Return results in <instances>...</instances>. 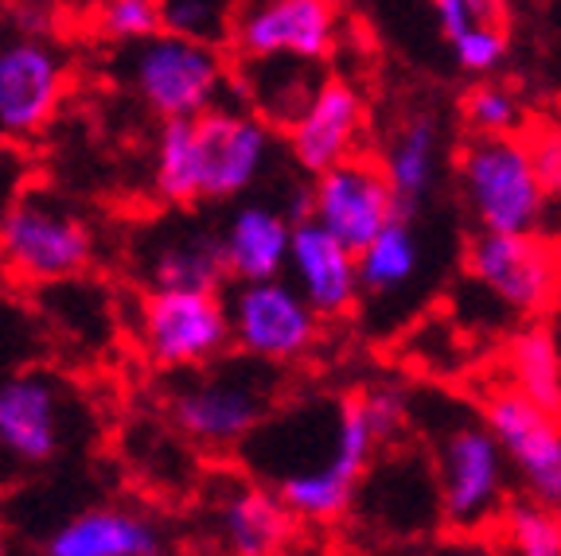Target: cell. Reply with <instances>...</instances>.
<instances>
[{
    "label": "cell",
    "instance_id": "1",
    "mask_svg": "<svg viewBox=\"0 0 561 556\" xmlns=\"http://www.w3.org/2000/svg\"><path fill=\"white\" fill-rule=\"evenodd\" d=\"M125 79L164 121H195L222 105L227 59L222 47L192 44L180 35H152L149 44L122 51Z\"/></svg>",
    "mask_w": 561,
    "mask_h": 556
},
{
    "label": "cell",
    "instance_id": "2",
    "mask_svg": "<svg viewBox=\"0 0 561 556\" xmlns=\"http://www.w3.org/2000/svg\"><path fill=\"white\" fill-rule=\"evenodd\" d=\"M460 187L483 234H535L546 192L523 137H476L460 157Z\"/></svg>",
    "mask_w": 561,
    "mask_h": 556
},
{
    "label": "cell",
    "instance_id": "3",
    "mask_svg": "<svg viewBox=\"0 0 561 556\" xmlns=\"http://www.w3.org/2000/svg\"><path fill=\"white\" fill-rule=\"evenodd\" d=\"M440 510L456 530H476L503 513L507 455L488 425L460 420L440 436L437 448Z\"/></svg>",
    "mask_w": 561,
    "mask_h": 556
},
{
    "label": "cell",
    "instance_id": "4",
    "mask_svg": "<svg viewBox=\"0 0 561 556\" xmlns=\"http://www.w3.org/2000/svg\"><path fill=\"white\" fill-rule=\"evenodd\" d=\"M375 448H378V436L370 428L363 401L347 397L335 409V443L328 463L280 478L277 483L280 502L289 506L293 518H305V522H332V518H340L351 506V498H355V483L367 471Z\"/></svg>",
    "mask_w": 561,
    "mask_h": 556
},
{
    "label": "cell",
    "instance_id": "5",
    "mask_svg": "<svg viewBox=\"0 0 561 556\" xmlns=\"http://www.w3.org/2000/svg\"><path fill=\"white\" fill-rule=\"evenodd\" d=\"M273 397L262 366H227L187 382L175 393V425L207 448H230L254 432Z\"/></svg>",
    "mask_w": 561,
    "mask_h": 556
},
{
    "label": "cell",
    "instance_id": "6",
    "mask_svg": "<svg viewBox=\"0 0 561 556\" xmlns=\"http://www.w3.org/2000/svg\"><path fill=\"white\" fill-rule=\"evenodd\" d=\"M140 343L168 370L210 362L234 343L227 300L219 292H152L140 312Z\"/></svg>",
    "mask_w": 561,
    "mask_h": 556
},
{
    "label": "cell",
    "instance_id": "7",
    "mask_svg": "<svg viewBox=\"0 0 561 556\" xmlns=\"http://www.w3.org/2000/svg\"><path fill=\"white\" fill-rule=\"evenodd\" d=\"M483 425L500 440L507 463L526 483V495L535 502L561 513V417L546 413L530 397H523L511 385L488 397Z\"/></svg>",
    "mask_w": 561,
    "mask_h": 556
},
{
    "label": "cell",
    "instance_id": "8",
    "mask_svg": "<svg viewBox=\"0 0 561 556\" xmlns=\"http://www.w3.org/2000/svg\"><path fill=\"white\" fill-rule=\"evenodd\" d=\"M227 308L230 335L254 362H293L308 355L320 335V315L285 277L238 285Z\"/></svg>",
    "mask_w": 561,
    "mask_h": 556
},
{
    "label": "cell",
    "instance_id": "9",
    "mask_svg": "<svg viewBox=\"0 0 561 556\" xmlns=\"http://www.w3.org/2000/svg\"><path fill=\"white\" fill-rule=\"evenodd\" d=\"M468 273L503 308L535 315L561 296V250L538 234H480L468 245Z\"/></svg>",
    "mask_w": 561,
    "mask_h": 556
},
{
    "label": "cell",
    "instance_id": "10",
    "mask_svg": "<svg viewBox=\"0 0 561 556\" xmlns=\"http://www.w3.org/2000/svg\"><path fill=\"white\" fill-rule=\"evenodd\" d=\"M87 257V227L44 199H20L0 222V265L20 280L75 277Z\"/></svg>",
    "mask_w": 561,
    "mask_h": 556
},
{
    "label": "cell",
    "instance_id": "11",
    "mask_svg": "<svg viewBox=\"0 0 561 556\" xmlns=\"http://www.w3.org/2000/svg\"><path fill=\"white\" fill-rule=\"evenodd\" d=\"M402 218L394 187L375 160H347L312 183V222L340 238L347 250L363 253L390 222Z\"/></svg>",
    "mask_w": 561,
    "mask_h": 556
},
{
    "label": "cell",
    "instance_id": "12",
    "mask_svg": "<svg viewBox=\"0 0 561 556\" xmlns=\"http://www.w3.org/2000/svg\"><path fill=\"white\" fill-rule=\"evenodd\" d=\"M67 86V62L44 35L0 44V140H27L55 117Z\"/></svg>",
    "mask_w": 561,
    "mask_h": 556
},
{
    "label": "cell",
    "instance_id": "13",
    "mask_svg": "<svg viewBox=\"0 0 561 556\" xmlns=\"http://www.w3.org/2000/svg\"><path fill=\"white\" fill-rule=\"evenodd\" d=\"M195 144H199V195L203 199H230L242 195L270 164V125L245 105H215L210 114L195 117Z\"/></svg>",
    "mask_w": 561,
    "mask_h": 556
},
{
    "label": "cell",
    "instance_id": "14",
    "mask_svg": "<svg viewBox=\"0 0 561 556\" xmlns=\"http://www.w3.org/2000/svg\"><path fill=\"white\" fill-rule=\"evenodd\" d=\"M340 39V20L328 0H265L234 16L242 59H300L324 62Z\"/></svg>",
    "mask_w": 561,
    "mask_h": 556
},
{
    "label": "cell",
    "instance_id": "15",
    "mask_svg": "<svg viewBox=\"0 0 561 556\" xmlns=\"http://www.w3.org/2000/svg\"><path fill=\"white\" fill-rule=\"evenodd\" d=\"M363 121H367V105H363L359 90L343 79H328L320 94L312 97L297 125L289 129L293 157L305 172L324 175L332 167L355 160V144L363 137Z\"/></svg>",
    "mask_w": 561,
    "mask_h": 556
},
{
    "label": "cell",
    "instance_id": "16",
    "mask_svg": "<svg viewBox=\"0 0 561 556\" xmlns=\"http://www.w3.org/2000/svg\"><path fill=\"white\" fill-rule=\"evenodd\" d=\"M289 285L312 304L316 315H340L355 304L359 285V253L347 250L316 222H300L293 230Z\"/></svg>",
    "mask_w": 561,
    "mask_h": 556
},
{
    "label": "cell",
    "instance_id": "17",
    "mask_svg": "<svg viewBox=\"0 0 561 556\" xmlns=\"http://www.w3.org/2000/svg\"><path fill=\"white\" fill-rule=\"evenodd\" d=\"M293 222L280 207L270 202H245L234 210L219 238L222 250V269L238 277L242 285H257V280H277L289 269V250H293Z\"/></svg>",
    "mask_w": 561,
    "mask_h": 556
},
{
    "label": "cell",
    "instance_id": "18",
    "mask_svg": "<svg viewBox=\"0 0 561 556\" xmlns=\"http://www.w3.org/2000/svg\"><path fill=\"white\" fill-rule=\"evenodd\" d=\"M59 390L39 374L0 382V448L16 460L39 463L59 448Z\"/></svg>",
    "mask_w": 561,
    "mask_h": 556
},
{
    "label": "cell",
    "instance_id": "19",
    "mask_svg": "<svg viewBox=\"0 0 561 556\" xmlns=\"http://www.w3.org/2000/svg\"><path fill=\"white\" fill-rule=\"evenodd\" d=\"M289 506L277 490L238 487L219 502V541L230 556H277L293 537Z\"/></svg>",
    "mask_w": 561,
    "mask_h": 556
},
{
    "label": "cell",
    "instance_id": "20",
    "mask_svg": "<svg viewBox=\"0 0 561 556\" xmlns=\"http://www.w3.org/2000/svg\"><path fill=\"white\" fill-rule=\"evenodd\" d=\"M242 82L250 109L262 117L265 125H297L312 97L324 86L320 62H300V59H242Z\"/></svg>",
    "mask_w": 561,
    "mask_h": 556
},
{
    "label": "cell",
    "instance_id": "21",
    "mask_svg": "<svg viewBox=\"0 0 561 556\" xmlns=\"http://www.w3.org/2000/svg\"><path fill=\"white\" fill-rule=\"evenodd\" d=\"M47 556H160V533L129 510H87L55 533Z\"/></svg>",
    "mask_w": 561,
    "mask_h": 556
},
{
    "label": "cell",
    "instance_id": "22",
    "mask_svg": "<svg viewBox=\"0 0 561 556\" xmlns=\"http://www.w3.org/2000/svg\"><path fill=\"white\" fill-rule=\"evenodd\" d=\"M437 24L453 47L456 62L472 74H488L507 59V24L503 9L488 0H440Z\"/></svg>",
    "mask_w": 561,
    "mask_h": 556
},
{
    "label": "cell",
    "instance_id": "23",
    "mask_svg": "<svg viewBox=\"0 0 561 556\" xmlns=\"http://www.w3.org/2000/svg\"><path fill=\"white\" fill-rule=\"evenodd\" d=\"M382 172L394 187V199L402 207V218L425 199L437 175V121L425 114L402 121V129L390 137Z\"/></svg>",
    "mask_w": 561,
    "mask_h": 556
},
{
    "label": "cell",
    "instance_id": "24",
    "mask_svg": "<svg viewBox=\"0 0 561 556\" xmlns=\"http://www.w3.org/2000/svg\"><path fill=\"white\" fill-rule=\"evenodd\" d=\"M507 374L511 390L542 405L546 413L561 417V350L553 331L542 323H530L511 339L507 350Z\"/></svg>",
    "mask_w": 561,
    "mask_h": 556
},
{
    "label": "cell",
    "instance_id": "25",
    "mask_svg": "<svg viewBox=\"0 0 561 556\" xmlns=\"http://www.w3.org/2000/svg\"><path fill=\"white\" fill-rule=\"evenodd\" d=\"M222 250L210 238H180L152 257L157 292H215L222 280Z\"/></svg>",
    "mask_w": 561,
    "mask_h": 556
},
{
    "label": "cell",
    "instance_id": "26",
    "mask_svg": "<svg viewBox=\"0 0 561 556\" xmlns=\"http://www.w3.org/2000/svg\"><path fill=\"white\" fill-rule=\"evenodd\" d=\"M417 265H421L417 238H413L410 222L398 218V222H390V227L359 253V285H363V292H375V296L398 292V288L413 280Z\"/></svg>",
    "mask_w": 561,
    "mask_h": 556
},
{
    "label": "cell",
    "instance_id": "27",
    "mask_svg": "<svg viewBox=\"0 0 561 556\" xmlns=\"http://www.w3.org/2000/svg\"><path fill=\"white\" fill-rule=\"evenodd\" d=\"M495 530L507 556H561V513L535 498L503 506Z\"/></svg>",
    "mask_w": 561,
    "mask_h": 556
},
{
    "label": "cell",
    "instance_id": "28",
    "mask_svg": "<svg viewBox=\"0 0 561 556\" xmlns=\"http://www.w3.org/2000/svg\"><path fill=\"white\" fill-rule=\"evenodd\" d=\"M157 187L172 202H195L199 195V144L195 121H164L157 144Z\"/></svg>",
    "mask_w": 561,
    "mask_h": 556
},
{
    "label": "cell",
    "instance_id": "29",
    "mask_svg": "<svg viewBox=\"0 0 561 556\" xmlns=\"http://www.w3.org/2000/svg\"><path fill=\"white\" fill-rule=\"evenodd\" d=\"M164 16V32L192 39V44L222 47L227 39H234V16L227 4H210V0H168L160 4Z\"/></svg>",
    "mask_w": 561,
    "mask_h": 556
},
{
    "label": "cell",
    "instance_id": "30",
    "mask_svg": "<svg viewBox=\"0 0 561 556\" xmlns=\"http://www.w3.org/2000/svg\"><path fill=\"white\" fill-rule=\"evenodd\" d=\"M465 121L472 125L476 137H518V97L500 82H480L465 94Z\"/></svg>",
    "mask_w": 561,
    "mask_h": 556
},
{
    "label": "cell",
    "instance_id": "31",
    "mask_svg": "<svg viewBox=\"0 0 561 556\" xmlns=\"http://www.w3.org/2000/svg\"><path fill=\"white\" fill-rule=\"evenodd\" d=\"M98 32L114 44L137 47L164 32V16H160V4H152V0H110L98 9Z\"/></svg>",
    "mask_w": 561,
    "mask_h": 556
},
{
    "label": "cell",
    "instance_id": "32",
    "mask_svg": "<svg viewBox=\"0 0 561 556\" xmlns=\"http://www.w3.org/2000/svg\"><path fill=\"white\" fill-rule=\"evenodd\" d=\"M523 144L530 152V164L546 195H561V125L535 121L523 132Z\"/></svg>",
    "mask_w": 561,
    "mask_h": 556
},
{
    "label": "cell",
    "instance_id": "33",
    "mask_svg": "<svg viewBox=\"0 0 561 556\" xmlns=\"http://www.w3.org/2000/svg\"><path fill=\"white\" fill-rule=\"evenodd\" d=\"M359 401L363 409H367L370 428H375L378 440L394 436L405 425V393L398 385H375V390L359 393Z\"/></svg>",
    "mask_w": 561,
    "mask_h": 556
},
{
    "label": "cell",
    "instance_id": "34",
    "mask_svg": "<svg viewBox=\"0 0 561 556\" xmlns=\"http://www.w3.org/2000/svg\"><path fill=\"white\" fill-rule=\"evenodd\" d=\"M558 125H561V117H558Z\"/></svg>",
    "mask_w": 561,
    "mask_h": 556
}]
</instances>
